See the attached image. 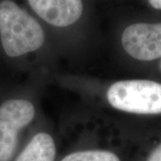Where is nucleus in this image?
I'll use <instances>...</instances> for the list:
<instances>
[{
	"label": "nucleus",
	"mask_w": 161,
	"mask_h": 161,
	"mask_svg": "<svg viewBox=\"0 0 161 161\" xmlns=\"http://www.w3.org/2000/svg\"><path fill=\"white\" fill-rule=\"evenodd\" d=\"M77 86L83 87V95L98 108L142 120H161L160 80L130 78Z\"/></svg>",
	"instance_id": "f257e3e1"
},
{
	"label": "nucleus",
	"mask_w": 161,
	"mask_h": 161,
	"mask_svg": "<svg viewBox=\"0 0 161 161\" xmlns=\"http://www.w3.org/2000/svg\"><path fill=\"white\" fill-rule=\"evenodd\" d=\"M0 40L9 58L40 54L46 45V33L40 22L12 0L0 3Z\"/></svg>",
	"instance_id": "f03ea898"
},
{
	"label": "nucleus",
	"mask_w": 161,
	"mask_h": 161,
	"mask_svg": "<svg viewBox=\"0 0 161 161\" xmlns=\"http://www.w3.org/2000/svg\"><path fill=\"white\" fill-rule=\"evenodd\" d=\"M120 60L144 75L161 60V22H136L125 26L119 39Z\"/></svg>",
	"instance_id": "7ed1b4c3"
},
{
	"label": "nucleus",
	"mask_w": 161,
	"mask_h": 161,
	"mask_svg": "<svg viewBox=\"0 0 161 161\" xmlns=\"http://www.w3.org/2000/svg\"><path fill=\"white\" fill-rule=\"evenodd\" d=\"M40 118V104L26 97L8 98L0 104V161H10L20 136Z\"/></svg>",
	"instance_id": "20e7f679"
},
{
	"label": "nucleus",
	"mask_w": 161,
	"mask_h": 161,
	"mask_svg": "<svg viewBox=\"0 0 161 161\" xmlns=\"http://www.w3.org/2000/svg\"><path fill=\"white\" fill-rule=\"evenodd\" d=\"M39 17L55 28L64 29L78 23L82 16V0H28Z\"/></svg>",
	"instance_id": "39448f33"
},
{
	"label": "nucleus",
	"mask_w": 161,
	"mask_h": 161,
	"mask_svg": "<svg viewBox=\"0 0 161 161\" xmlns=\"http://www.w3.org/2000/svg\"><path fill=\"white\" fill-rule=\"evenodd\" d=\"M135 154L132 161H161V121L127 127Z\"/></svg>",
	"instance_id": "423d86ee"
},
{
	"label": "nucleus",
	"mask_w": 161,
	"mask_h": 161,
	"mask_svg": "<svg viewBox=\"0 0 161 161\" xmlns=\"http://www.w3.org/2000/svg\"><path fill=\"white\" fill-rule=\"evenodd\" d=\"M57 157L58 144L53 131L40 122L15 161H56Z\"/></svg>",
	"instance_id": "0eeeda50"
},
{
	"label": "nucleus",
	"mask_w": 161,
	"mask_h": 161,
	"mask_svg": "<svg viewBox=\"0 0 161 161\" xmlns=\"http://www.w3.org/2000/svg\"><path fill=\"white\" fill-rule=\"evenodd\" d=\"M58 161H124L117 150L104 147H84L72 150Z\"/></svg>",
	"instance_id": "6e6552de"
},
{
	"label": "nucleus",
	"mask_w": 161,
	"mask_h": 161,
	"mask_svg": "<svg viewBox=\"0 0 161 161\" xmlns=\"http://www.w3.org/2000/svg\"><path fill=\"white\" fill-rule=\"evenodd\" d=\"M143 75H145V77L154 78L161 80V60L156 64L154 66H152L150 70H148Z\"/></svg>",
	"instance_id": "1a4fd4ad"
},
{
	"label": "nucleus",
	"mask_w": 161,
	"mask_h": 161,
	"mask_svg": "<svg viewBox=\"0 0 161 161\" xmlns=\"http://www.w3.org/2000/svg\"><path fill=\"white\" fill-rule=\"evenodd\" d=\"M149 5L156 10H161V0H147Z\"/></svg>",
	"instance_id": "9d476101"
}]
</instances>
